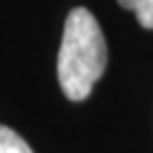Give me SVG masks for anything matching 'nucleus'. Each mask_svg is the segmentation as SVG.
Instances as JSON below:
<instances>
[{"instance_id":"1","label":"nucleus","mask_w":153,"mask_h":153,"mask_svg":"<svg viewBox=\"0 0 153 153\" xmlns=\"http://www.w3.org/2000/svg\"><path fill=\"white\" fill-rule=\"evenodd\" d=\"M106 68V41L96 17L76 7L68 13L60 53H57V79L66 98L81 102L91 94L96 81Z\"/></svg>"},{"instance_id":"2","label":"nucleus","mask_w":153,"mask_h":153,"mask_svg":"<svg viewBox=\"0 0 153 153\" xmlns=\"http://www.w3.org/2000/svg\"><path fill=\"white\" fill-rule=\"evenodd\" d=\"M0 153H34V151L15 130L0 126Z\"/></svg>"},{"instance_id":"3","label":"nucleus","mask_w":153,"mask_h":153,"mask_svg":"<svg viewBox=\"0 0 153 153\" xmlns=\"http://www.w3.org/2000/svg\"><path fill=\"white\" fill-rule=\"evenodd\" d=\"M117 2L123 9L136 13V19L143 28L153 30V0H117Z\"/></svg>"}]
</instances>
